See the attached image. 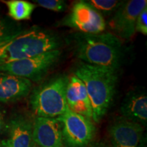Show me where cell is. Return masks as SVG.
I'll return each instance as SVG.
<instances>
[{
  "label": "cell",
  "instance_id": "cell-5",
  "mask_svg": "<svg viewBox=\"0 0 147 147\" xmlns=\"http://www.w3.org/2000/svg\"><path fill=\"white\" fill-rule=\"evenodd\" d=\"M61 55L60 49L47 51L32 57L1 65L0 71L28 79L32 82H38L57 64Z\"/></svg>",
  "mask_w": 147,
  "mask_h": 147
},
{
  "label": "cell",
  "instance_id": "cell-7",
  "mask_svg": "<svg viewBox=\"0 0 147 147\" xmlns=\"http://www.w3.org/2000/svg\"><path fill=\"white\" fill-rule=\"evenodd\" d=\"M60 25L84 34H100L105 31L106 23L104 16L87 1H79L73 5L69 13L61 21Z\"/></svg>",
  "mask_w": 147,
  "mask_h": 147
},
{
  "label": "cell",
  "instance_id": "cell-11",
  "mask_svg": "<svg viewBox=\"0 0 147 147\" xmlns=\"http://www.w3.org/2000/svg\"><path fill=\"white\" fill-rule=\"evenodd\" d=\"M67 107L74 113L92 119V108L85 86L75 74L68 76L66 87Z\"/></svg>",
  "mask_w": 147,
  "mask_h": 147
},
{
  "label": "cell",
  "instance_id": "cell-17",
  "mask_svg": "<svg viewBox=\"0 0 147 147\" xmlns=\"http://www.w3.org/2000/svg\"><path fill=\"white\" fill-rule=\"evenodd\" d=\"M17 23L7 18H0V45L7 42L21 32Z\"/></svg>",
  "mask_w": 147,
  "mask_h": 147
},
{
  "label": "cell",
  "instance_id": "cell-16",
  "mask_svg": "<svg viewBox=\"0 0 147 147\" xmlns=\"http://www.w3.org/2000/svg\"><path fill=\"white\" fill-rule=\"evenodd\" d=\"M86 1L103 16L115 13L123 2L117 0H88Z\"/></svg>",
  "mask_w": 147,
  "mask_h": 147
},
{
  "label": "cell",
  "instance_id": "cell-8",
  "mask_svg": "<svg viewBox=\"0 0 147 147\" xmlns=\"http://www.w3.org/2000/svg\"><path fill=\"white\" fill-rule=\"evenodd\" d=\"M146 7V0L123 1L108 23L112 34L120 40L131 39L136 33L137 18Z\"/></svg>",
  "mask_w": 147,
  "mask_h": 147
},
{
  "label": "cell",
  "instance_id": "cell-6",
  "mask_svg": "<svg viewBox=\"0 0 147 147\" xmlns=\"http://www.w3.org/2000/svg\"><path fill=\"white\" fill-rule=\"evenodd\" d=\"M57 119L61 124L62 139L68 146L86 147L93 140L95 127L90 119L74 113L68 107Z\"/></svg>",
  "mask_w": 147,
  "mask_h": 147
},
{
  "label": "cell",
  "instance_id": "cell-14",
  "mask_svg": "<svg viewBox=\"0 0 147 147\" xmlns=\"http://www.w3.org/2000/svg\"><path fill=\"white\" fill-rule=\"evenodd\" d=\"M9 134L12 147H32L33 142L34 121L29 117L16 115L9 122Z\"/></svg>",
  "mask_w": 147,
  "mask_h": 147
},
{
  "label": "cell",
  "instance_id": "cell-20",
  "mask_svg": "<svg viewBox=\"0 0 147 147\" xmlns=\"http://www.w3.org/2000/svg\"><path fill=\"white\" fill-rule=\"evenodd\" d=\"M4 127V121H3V117L1 112L0 111V134L3 131Z\"/></svg>",
  "mask_w": 147,
  "mask_h": 147
},
{
  "label": "cell",
  "instance_id": "cell-19",
  "mask_svg": "<svg viewBox=\"0 0 147 147\" xmlns=\"http://www.w3.org/2000/svg\"><path fill=\"white\" fill-rule=\"evenodd\" d=\"M136 32H140L144 36L147 35V7H146L137 18Z\"/></svg>",
  "mask_w": 147,
  "mask_h": 147
},
{
  "label": "cell",
  "instance_id": "cell-18",
  "mask_svg": "<svg viewBox=\"0 0 147 147\" xmlns=\"http://www.w3.org/2000/svg\"><path fill=\"white\" fill-rule=\"evenodd\" d=\"M34 2L42 8L55 12H63L67 8V3L62 0H36Z\"/></svg>",
  "mask_w": 147,
  "mask_h": 147
},
{
  "label": "cell",
  "instance_id": "cell-4",
  "mask_svg": "<svg viewBox=\"0 0 147 147\" xmlns=\"http://www.w3.org/2000/svg\"><path fill=\"white\" fill-rule=\"evenodd\" d=\"M67 81L68 76L58 75L34 89L29 104L37 117L56 118L65 113L67 108L65 96Z\"/></svg>",
  "mask_w": 147,
  "mask_h": 147
},
{
  "label": "cell",
  "instance_id": "cell-12",
  "mask_svg": "<svg viewBox=\"0 0 147 147\" xmlns=\"http://www.w3.org/2000/svg\"><path fill=\"white\" fill-rule=\"evenodd\" d=\"M123 117L143 127L147 123V95L144 90L133 89L127 93L121 104Z\"/></svg>",
  "mask_w": 147,
  "mask_h": 147
},
{
  "label": "cell",
  "instance_id": "cell-13",
  "mask_svg": "<svg viewBox=\"0 0 147 147\" xmlns=\"http://www.w3.org/2000/svg\"><path fill=\"white\" fill-rule=\"evenodd\" d=\"M32 82L28 79L0 72V102L9 104L19 101L30 93Z\"/></svg>",
  "mask_w": 147,
  "mask_h": 147
},
{
  "label": "cell",
  "instance_id": "cell-3",
  "mask_svg": "<svg viewBox=\"0 0 147 147\" xmlns=\"http://www.w3.org/2000/svg\"><path fill=\"white\" fill-rule=\"evenodd\" d=\"M61 45L62 40L55 32L34 26L0 45V65L59 49Z\"/></svg>",
  "mask_w": 147,
  "mask_h": 147
},
{
  "label": "cell",
  "instance_id": "cell-15",
  "mask_svg": "<svg viewBox=\"0 0 147 147\" xmlns=\"http://www.w3.org/2000/svg\"><path fill=\"white\" fill-rule=\"evenodd\" d=\"M8 10V15L14 21L29 20L36 8L34 3L24 0H10L5 1Z\"/></svg>",
  "mask_w": 147,
  "mask_h": 147
},
{
  "label": "cell",
  "instance_id": "cell-22",
  "mask_svg": "<svg viewBox=\"0 0 147 147\" xmlns=\"http://www.w3.org/2000/svg\"><path fill=\"white\" fill-rule=\"evenodd\" d=\"M32 147H40V146H38V145H37V144H36V143L33 142V144H32Z\"/></svg>",
  "mask_w": 147,
  "mask_h": 147
},
{
  "label": "cell",
  "instance_id": "cell-10",
  "mask_svg": "<svg viewBox=\"0 0 147 147\" xmlns=\"http://www.w3.org/2000/svg\"><path fill=\"white\" fill-rule=\"evenodd\" d=\"M33 141L40 147H63L61 127L58 119L36 117L34 121Z\"/></svg>",
  "mask_w": 147,
  "mask_h": 147
},
{
  "label": "cell",
  "instance_id": "cell-9",
  "mask_svg": "<svg viewBox=\"0 0 147 147\" xmlns=\"http://www.w3.org/2000/svg\"><path fill=\"white\" fill-rule=\"evenodd\" d=\"M108 132L113 147H139L144 136V127L123 117L110 125Z\"/></svg>",
  "mask_w": 147,
  "mask_h": 147
},
{
  "label": "cell",
  "instance_id": "cell-1",
  "mask_svg": "<svg viewBox=\"0 0 147 147\" xmlns=\"http://www.w3.org/2000/svg\"><path fill=\"white\" fill-rule=\"evenodd\" d=\"M69 39L74 55L82 63L116 71L123 63V43L111 32H77L71 34Z\"/></svg>",
  "mask_w": 147,
  "mask_h": 147
},
{
  "label": "cell",
  "instance_id": "cell-21",
  "mask_svg": "<svg viewBox=\"0 0 147 147\" xmlns=\"http://www.w3.org/2000/svg\"><path fill=\"white\" fill-rule=\"evenodd\" d=\"M0 147H12V146H11L9 140H3V142H1V144H0Z\"/></svg>",
  "mask_w": 147,
  "mask_h": 147
},
{
  "label": "cell",
  "instance_id": "cell-2",
  "mask_svg": "<svg viewBox=\"0 0 147 147\" xmlns=\"http://www.w3.org/2000/svg\"><path fill=\"white\" fill-rule=\"evenodd\" d=\"M89 95L92 108V119L99 123L107 113L115 94L117 71L82 63L75 69Z\"/></svg>",
  "mask_w": 147,
  "mask_h": 147
}]
</instances>
